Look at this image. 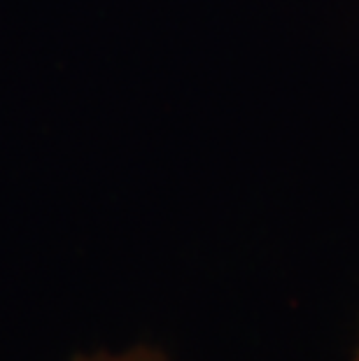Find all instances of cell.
<instances>
[{
  "mask_svg": "<svg viewBox=\"0 0 359 361\" xmlns=\"http://www.w3.org/2000/svg\"><path fill=\"white\" fill-rule=\"evenodd\" d=\"M71 361H171V359L154 348L138 345V348H128L121 352H80V355L71 357Z\"/></svg>",
  "mask_w": 359,
  "mask_h": 361,
  "instance_id": "1",
  "label": "cell"
},
{
  "mask_svg": "<svg viewBox=\"0 0 359 361\" xmlns=\"http://www.w3.org/2000/svg\"><path fill=\"white\" fill-rule=\"evenodd\" d=\"M353 361H359V348H357V352H355V357H353Z\"/></svg>",
  "mask_w": 359,
  "mask_h": 361,
  "instance_id": "2",
  "label": "cell"
}]
</instances>
